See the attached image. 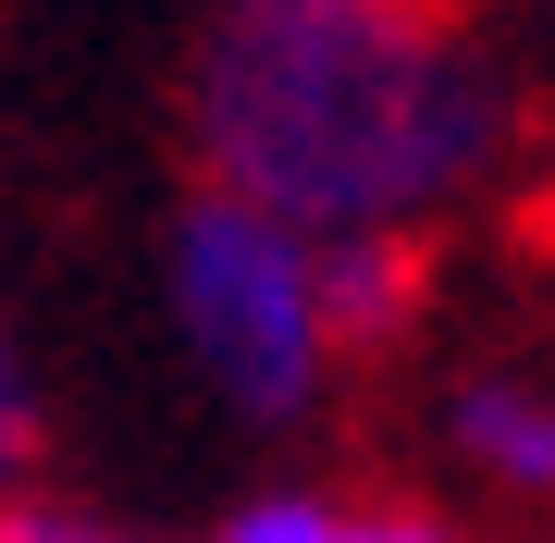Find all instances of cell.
Wrapping results in <instances>:
<instances>
[{"label":"cell","mask_w":555,"mask_h":543,"mask_svg":"<svg viewBox=\"0 0 555 543\" xmlns=\"http://www.w3.org/2000/svg\"><path fill=\"white\" fill-rule=\"evenodd\" d=\"M0 543H149V531H137V519H112L100 494H50V482H38L13 519H0Z\"/></svg>","instance_id":"52a82bcc"},{"label":"cell","mask_w":555,"mask_h":543,"mask_svg":"<svg viewBox=\"0 0 555 543\" xmlns=\"http://www.w3.org/2000/svg\"><path fill=\"white\" fill-rule=\"evenodd\" d=\"M433 444L456 482H481L494 506H555V383L518 359H481L433 396Z\"/></svg>","instance_id":"3957f363"},{"label":"cell","mask_w":555,"mask_h":543,"mask_svg":"<svg viewBox=\"0 0 555 543\" xmlns=\"http://www.w3.org/2000/svg\"><path fill=\"white\" fill-rule=\"evenodd\" d=\"M160 322H173V359L198 371V396L235 432H297L346 371L321 235H297L284 210L235 198V185L173 198V222H160Z\"/></svg>","instance_id":"7a4b0ae2"},{"label":"cell","mask_w":555,"mask_h":543,"mask_svg":"<svg viewBox=\"0 0 555 543\" xmlns=\"http://www.w3.org/2000/svg\"><path fill=\"white\" fill-rule=\"evenodd\" d=\"M334 531H346V494H321V482H259V494L222 506L198 543H334Z\"/></svg>","instance_id":"5b68a950"},{"label":"cell","mask_w":555,"mask_h":543,"mask_svg":"<svg viewBox=\"0 0 555 543\" xmlns=\"http://www.w3.org/2000/svg\"><path fill=\"white\" fill-rule=\"evenodd\" d=\"M38 359H25V334L0 322V519H13L25 494H38Z\"/></svg>","instance_id":"8992f818"},{"label":"cell","mask_w":555,"mask_h":543,"mask_svg":"<svg viewBox=\"0 0 555 543\" xmlns=\"http://www.w3.org/2000/svg\"><path fill=\"white\" fill-rule=\"evenodd\" d=\"M198 185L297 235H433L506 173L518 87L444 0H210L185 62Z\"/></svg>","instance_id":"6da1fadb"},{"label":"cell","mask_w":555,"mask_h":543,"mask_svg":"<svg viewBox=\"0 0 555 543\" xmlns=\"http://www.w3.org/2000/svg\"><path fill=\"white\" fill-rule=\"evenodd\" d=\"M321 272H334V334H346V359L408 346V322L433 309V235H334Z\"/></svg>","instance_id":"277c9868"},{"label":"cell","mask_w":555,"mask_h":543,"mask_svg":"<svg viewBox=\"0 0 555 543\" xmlns=\"http://www.w3.org/2000/svg\"><path fill=\"white\" fill-rule=\"evenodd\" d=\"M334 543H469L433 494H346V531Z\"/></svg>","instance_id":"ba28073f"}]
</instances>
